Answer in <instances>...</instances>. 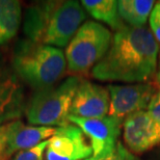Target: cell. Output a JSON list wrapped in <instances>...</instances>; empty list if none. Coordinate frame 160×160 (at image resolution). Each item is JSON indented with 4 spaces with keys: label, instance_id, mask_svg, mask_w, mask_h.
Returning <instances> with one entry per match:
<instances>
[{
    "label": "cell",
    "instance_id": "obj_1",
    "mask_svg": "<svg viewBox=\"0 0 160 160\" xmlns=\"http://www.w3.org/2000/svg\"><path fill=\"white\" fill-rule=\"evenodd\" d=\"M159 46L146 27L117 31L105 56L91 71L100 81L143 83L155 74Z\"/></svg>",
    "mask_w": 160,
    "mask_h": 160
},
{
    "label": "cell",
    "instance_id": "obj_2",
    "mask_svg": "<svg viewBox=\"0 0 160 160\" xmlns=\"http://www.w3.org/2000/svg\"><path fill=\"white\" fill-rule=\"evenodd\" d=\"M85 19V9L78 1H43L27 8L24 32L34 43L62 48L68 46Z\"/></svg>",
    "mask_w": 160,
    "mask_h": 160
},
{
    "label": "cell",
    "instance_id": "obj_3",
    "mask_svg": "<svg viewBox=\"0 0 160 160\" xmlns=\"http://www.w3.org/2000/svg\"><path fill=\"white\" fill-rule=\"evenodd\" d=\"M12 65L23 81L40 91L55 85L65 74L67 60L59 48L27 40L16 47Z\"/></svg>",
    "mask_w": 160,
    "mask_h": 160
},
{
    "label": "cell",
    "instance_id": "obj_4",
    "mask_svg": "<svg viewBox=\"0 0 160 160\" xmlns=\"http://www.w3.org/2000/svg\"><path fill=\"white\" fill-rule=\"evenodd\" d=\"M81 78L71 76L58 85L37 91L25 108L31 126L60 127L68 124L70 109Z\"/></svg>",
    "mask_w": 160,
    "mask_h": 160
},
{
    "label": "cell",
    "instance_id": "obj_5",
    "mask_svg": "<svg viewBox=\"0 0 160 160\" xmlns=\"http://www.w3.org/2000/svg\"><path fill=\"white\" fill-rule=\"evenodd\" d=\"M112 36L108 28L94 21L83 23L66 49L67 68L74 76L86 75L108 52Z\"/></svg>",
    "mask_w": 160,
    "mask_h": 160
},
{
    "label": "cell",
    "instance_id": "obj_6",
    "mask_svg": "<svg viewBox=\"0 0 160 160\" xmlns=\"http://www.w3.org/2000/svg\"><path fill=\"white\" fill-rule=\"evenodd\" d=\"M56 130L57 127L28 126L20 120L0 125V160H11L19 152L50 139Z\"/></svg>",
    "mask_w": 160,
    "mask_h": 160
},
{
    "label": "cell",
    "instance_id": "obj_7",
    "mask_svg": "<svg viewBox=\"0 0 160 160\" xmlns=\"http://www.w3.org/2000/svg\"><path fill=\"white\" fill-rule=\"evenodd\" d=\"M158 88V85L151 82L108 85L110 97L108 116L124 122L131 114L148 109Z\"/></svg>",
    "mask_w": 160,
    "mask_h": 160
},
{
    "label": "cell",
    "instance_id": "obj_8",
    "mask_svg": "<svg viewBox=\"0 0 160 160\" xmlns=\"http://www.w3.org/2000/svg\"><path fill=\"white\" fill-rule=\"evenodd\" d=\"M68 121L79 127L84 135L88 137L92 149V158L106 156L116 149L123 127L122 121L110 116L98 119L69 116Z\"/></svg>",
    "mask_w": 160,
    "mask_h": 160
},
{
    "label": "cell",
    "instance_id": "obj_9",
    "mask_svg": "<svg viewBox=\"0 0 160 160\" xmlns=\"http://www.w3.org/2000/svg\"><path fill=\"white\" fill-rule=\"evenodd\" d=\"M92 156V149L84 133L74 124L57 127L56 133L48 140L46 160H85Z\"/></svg>",
    "mask_w": 160,
    "mask_h": 160
},
{
    "label": "cell",
    "instance_id": "obj_10",
    "mask_svg": "<svg viewBox=\"0 0 160 160\" xmlns=\"http://www.w3.org/2000/svg\"><path fill=\"white\" fill-rule=\"evenodd\" d=\"M123 138L131 153L147 152L160 145V124L142 110L123 122Z\"/></svg>",
    "mask_w": 160,
    "mask_h": 160
},
{
    "label": "cell",
    "instance_id": "obj_11",
    "mask_svg": "<svg viewBox=\"0 0 160 160\" xmlns=\"http://www.w3.org/2000/svg\"><path fill=\"white\" fill-rule=\"evenodd\" d=\"M109 104L110 97L107 88L81 79L73 99L70 116L85 119L104 118L109 112Z\"/></svg>",
    "mask_w": 160,
    "mask_h": 160
},
{
    "label": "cell",
    "instance_id": "obj_12",
    "mask_svg": "<svg viewBox=\"0 0 160 160\" xmlns=\"http://www.w3.org/2000/svg\"><path fill=\"white\" fill-rule=\"evenodd\" d=\"M25 108L20 83L15 76L0 70V125L19 119Z\"/></svg>",
    "mask_w": 160,
    "mask_h": 160
},
{
    "label": "cell",
    "instance_id": "obj_13",
    "mask_svg": "<svg viewBox=\"0 0 160 160\" xmlns=\"http://www.w3.org/2000/svg\"><path fill=\"white\" fill-rule=\"evenodd\" d=\"M81 5L92 18L103 22L111 29L120 31L126 27L116 0H82Z\"/></svg>",
    "mask_w": 160,
    "mask_h": 160
},
{
    "label": "cell",
    "instance_id": "obj_14",
    "mask_svg": "<svg viewBox=\"0 0 160 160\" xmlns=\"http://www.w3.org/2000/svg\"><path fill=\"white\" fill-rule=\"evenodd\" d=\"M21 4L16 0H0V46L11 41L21 24Z\"/></svg>",
    "mask_w": 160,
    "mask_h": 160
},
{
    "label": "cell",
    "instance_id": "obj_15",
    "mask_svg": "<svg viewBox=\"0 0 160 160\" xmlns=\"http://www.w3.org/2000/svg\"><path fill=\"white\" fill-rule=\"evenodd\" d=\"M155 6L151 0H120L118 1L119 14L122 20L130 27H143Z\"/></svg>",
    "mask_w": 160,
    "mask_h": 160
},
{
    "label": "cell",
    "instance_id": "obj_16",
    "mask_svg": "<svg viewBox=\"0 0 160 160\" xmlns=\"http://www.w3.org/2000/svg\"><path fill=\"white\" fill-rule=\"evenodd\" d=\"M48 140H45L33 148L19 152L18 154H16L12 157V160H44L45 151H46L48 146Z\"/></svg>",
    "mask_w": 160,
    "mask_h": 160
},
{
    "label": "cell",
    "instance_id": "obj_17",
    "mask_svg": "<svg viewBox=\"0 0 160 160\" xmlns=\"http://www.w3.org/2000/svg\"><path fill=\"white\" fill-rule=\"evenodd\" d=\"M85 160H138L129 150L122 145V142H119L116 147V149L112 152L109 153L106 156L100 158H92L89 157Z\"/></svg>",
    "mask_w": 160,
    "mask_h": 160
},
{
    "label": "cell",
    "instance_id": "obj_18",
    "mask_svg": "<svg viewBox=\"0 0 160 160\" xmlns=\"http://www.w3.org/2000/svg\"><path fill=\"white\" fill-rule=\"evenodd\" d=\"M147 111H148V113L153 119L160 124V88H158V91L156 92V94L154 95V97H153L152 101L150 102Z\"/></svg>",
    "mask_w": 160,
    "mask_h": 160
},
{
    "label": "cell",
    "instance_id": "obj_19",
    "mask_svg": "<svg viewBox=\"0 0 160 160\" xmlns=\"http://www.w3.org/2000/svg\"><path fill=\"white\" fill-rule=\"evenodd\" d=\"M149 19H150V26H151L153 36H154L155 40L157 41V43H160V19L153 14H151Z\"/></svg>",
    "mask_w": 160,
    "mask_h": 160
},
{
    "label": "cell",
    "instance_id": "obj_20",
    "mask_svg": "<svg viewBox=\"0 0 160 160\" xmlns=\"http://www.w3.org/2000/svg\"><path fill=\"white\" fill-rule=\"evenodd\" d=\"M151 14L155 15L156 17L160 19V1L157 2V4H155L154 8H153V11H152Z\"/></svg>",
    "mask_w": 160,
    "mask_h": 160
},
{
    "label": "cell",
    "instance_id": "obj_21",
    "mask_svg": "<svg viewBox=\"0 0 160 160\" xmlns=\"http://www.w3.org/2000/svg\"><path fill=\"white\" fill-rule=\"evenodd\" d=\"M156 82H157V85L160 88V60H159V70L157 72V75H156Z\"/></svg>",
    "mask_w": 160,
    "mask_h": 160
}]
</instances>
